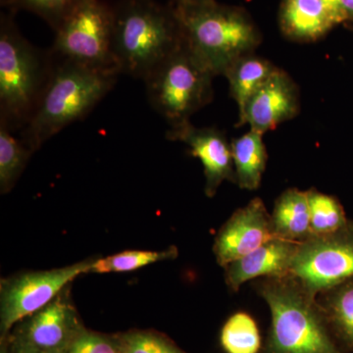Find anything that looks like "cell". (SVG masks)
<instances>
[{
  "mask_svg": "<svg viewBox=\"0 0 353 353\" xmlns=\"http://www.w3.org/2000/svg\"><path fill=\"white\" fill-rule=\"evenodd\" d=\"M171 4L183 44L215 77L224 76L239 58L255 52L261 43L259 26L243 7L216 0Z\"/></svg>",
  "mask_w": 353,
  "mask_h": 353,
  "instance_id": "obj_1",
  "label": "cell"
},
{
  "mask_svg": "<svg viewBox=\"0 0 353 353\" xmlns=\"http://www.w3.org/2000/svg\"><path fill=\"white\" fill-rule=\"evenodd\" d=\"M57 58L38 108L21 131V139L34 152L65 128L83 120L112 90L120 75L117 69Z\"/></svg>",
  "mask_w": 353,
  "mask_h": 353,
  "instance_id": "obj_2",
  "label": "cell"
},
{
  "mask_svg": "<svg viewBox=\"0 0 353 353\" xmlns=\"http://www.w3.org/2000/svg\"><path fill=\"white\" fill-rule=\"evenodd\" d=\"M113 14L112 52L120 74L143 81L183 43L171 3L120 0Z\"/></svg>",
  "mask_w": 353,
  "mask_h": 353,
  "instance_id": "obj_3",
  "label": "cell"
},
{
  "mask_svg": "<svg viewBox=\"0 0 353 353\" xmlns=\"http://www.w3.org/2000/svg\"><path fill=\"white\" fill-rule=\"evenodd\" d=\"M13 15H0V124L15 132L36 112L57 60L23 36Z\"/></svg>",
  "mask_w": 353,
  "mask_h": 353,
  "instance_id": "obj_4",
  "label": "cell"
},
{
  "mask_svg": "<svg viewBox=\"0 0 353 353\" xmlns=\"http://www.w3.org/2000/svg\"><path fill=\"white\" fill-rule=\"evenodd\" d=\"M260 292L271 310V353H340L313 303L314 297L294 278H272Z\"/></svg>",
  "mask_w": 353,
  "mask_h": 353,
  "instance_id": "obj_5",
  "label": "cell"
},
{
  "mask_svg": "<svg viewBox=\"0 0 353 353\" xmlns=\"http://www.w3.org/2000/svg\"><path fill=\"white\" fill-rule=\"evenodd\" d=\"M214 77L182 43L143 82L150 105L175 127L210 103Z\"/></svg>",
  "mask_w": 353,
  "mask_h": 353,
  "instance_id": "obj_6",
  "label": "cell"
},
{
  "mask_svg": "<svg viewBox=\"0 0 353 353\" xmlns=\"http://www.w3.org/2000/svg\"><path fill=\"white\" fill-rule=\"evenodd\" d=\"M113 15V6L102 0H78L54 31L50 50L61 59L118 70L112 52Z\"/></svg>",
  "mask_w": 353,
  "mask_h": 353,
  "instance_id": "obj_7",
  "label": "cell"
},
{
  "mask_svg": "<svg viewBox=\"0 0 353 353\" xmlns=\"http://www.w3.org/2000/svg\"><path fill=\"white\" fill-rule=\"evenodd\" d=\"M290 276L313 297L352 279V221L334 233L299 243Z\"/></svg>",
  "mask_w": 353,
  "mask_h": 353,
  "instance_id": "obj_8",
  "label": "cell"
},
{
  "mask_svg": "<svg viewBox=\"0 0 353 353\" xmlns=\"http://www.w3.org/2000/svg\"><path fill=\"white\" fill-rule=\"evenodd\" d=\"M95 259L63 268L26 272L3 279L0 285V331L2 340L14 326L48 305L70 283L90 273Z\"/></svg>",
  "mask_w": 353,
  "mask_h": 353,
  "instance_id": "obj_9",
  "label": "cell"
},
{
  "mask_svg": "<svg viewBox=\"0 0 353 353\" xmlns=\"http://www.w3.org/2000/svg\"><path fill=\"white\" fill-rule=\"evenodd\" d=\"M69 296V288L48 305L18 323L11 345L46 353H66L85 330Z\"/></svg>",
  "mask_w": 353,
  "mask_h": 353,
  "instance_id": "obj_10",
  "label": "cell"
},
{
  "mask_svg": "<svg viewBox=\"0 0 353 353\" xmlns=\"http://www.w3.org/2000/svg\"><path fill=\"white\" fill-rule=\"evenodd\" d=\"M299 111V87L287 72L278 68L248 101L236 127L248 124L252 131L264 134L294 119Z\"/></svg>",
  "mask_w": 353,
  "mask_h": 353,
  "instance_id": "obj_11",
  "label": "cell"
},
{
  "mask_svg": "<svg viewBox=\"0 0 353 353\" xmlns=\"http://www.w3.org/2000/svg\"><path fill=\"white\" fill-rule=\"evenodd\" d=\"M172 141H182L190 148L192 157L201 160L205 175V194L215 196L224 181L236 183L231 143L217 128H196L185 122L170 127L166 132Z\"/></svg>",
  "mask_w": 353,
  "mask_h": 353,
  "instance_id": "obj_12",
  "label": "cell"
},
{
  "mask_svg": "<svg viewBox=\"0 0 353 353\" xmlns=\"http://www.w3.org/2000/svg\"><path fill=\"white\" fill-rule=\"evenodd\" d=\"M274 238L277 236L263 201L253 199L245 208L236 210L220 230L214 245L216 259L220 266L226 268Z\"/></svg>",
  "mask_w": 353,
  "mask_h": 353,
  "instance_id": "obj_13",
  "label": "cell"
},
{
  "mask_svg": "<svg viewBox=\"0 0 353 353\" xmlns=\"http://www.w3.org/2000/svg\"><path fill=\"white\" fill-rule=\"evenodd\" d=\"M299 245L280 238L266 241L257 250L228 265L227 284L232 290H238L246 281L254 278L288 277Z\"/></svg>",
  "mask_w": 353,
  "mask_h": 353,
  "instance_id": "obj_14",
  "label": "cell"
},
{
  "mask_svg": "<svg viewBox=\"0 0 353 353\" xmlns=\"http://www.w3.org/2000/svg\"><path fill=\"white\" fill-rule=\"evenodd\" d=\"M279 24L285 38L311 43L326 36L339 21L328 0H282Z\"/></svg>",
  "mask_w": 353,
  "mask_h": 353,
  "instance_id": "obj_15",
  "label": "cell"
},
{
  "mask_svg": "<svg viewBox=\"0 0 353 353\" xmlns=\"http://www.w3.org/2000/svg\"><path fill=\"white\" fill-rule=\"evenodd\" d=\"M277 238L301 243L311 236L308 192L290 189L283 192L271 216Z\"/></svg>",
  "mask_w": 353,
  "mask_h": 353,
  "instance_id": "obj_16",
  "label": "cell"
},
{
  "mask_svg": "<svg viewBox=\"0 0 353 353\" xmlns=\"http://www.w3.org/2000/svg\"><path fill=\"white\" fill-rule=\"evenodd\" d=\"M278 69L269 60L255 54V52L239 58L226 72L229 81L230 94L236 101L239 116L245 110L246 104L253 94Z\"/></svg>",
  "mask_w": 353,
  "mask_h": 353,
  "instance_id": "obj_17",
  "label": "cell"
},
{
  "mask_svg": "<svg viewBox=\"0 0 353 353\" xmlns=\"http://www.w3.org/2000/svg\"><path fill=\"white\" fill-rule=\"evenodd\" d=\"M263 136L250 130L231 141L236 183L241 189L254 190L259 188L268 158Z\"/></svg>",
  "mask_w": 353,
  "mask_h": 353,
  "instance_id": "obj_18",
  "label": "cell"
},
{
  "mask_svg": "<svg viewBox=\"0 0 353 353\" xmlns=\"http://www.w3.org/2000/svg\"><path fill=\"white\" fill-rule=\"evenodd\" d=\"M6 125L0 124V192L2 194L13 190L34 153Z\"/></svg>",
  "mask_w": 353,
  "mask_h": 353,
  "instance_id": "obj_19",
  "label": "cell"
},
{
  "mask_svg": "<svg viewBox=\"0 0 353 353\" xmlns=\"http://www.w3.org/2000/svg\"><path fill=\"white\" fill-rule=\"evenodd\" d=\"M310 208L311 236L334 233L347 224L345 210L336 197L314 189L307 190Z\"/></svg>",
  "mask_w": 353,
  "mask_h": 353,
  "instance_id": "obj_20",
  "label": "cell"
},
{
  "mask_svg": "<svg viewBox=\"0 0 353 353\" xmlns=\"http://www.w3.org/2000/svg\"><path fill=\"white\" fill-rule=\"evenodd\" d=\"M221 343L227 353L259 352L261 339L256 323L246 313H236L223 327Z\"/></svg>",
  "mask_w": 353,
  "mask_h": 353,
  "instance_id": "obj_21",
  "label": "cell"
},
{
  "mask_svg": "<svg viewBox=\"0 0 353 353\" xmlns=\"http://www.w3.org/2000/svg\"><path fill=\"white\" fill-rule=\"evenodd\" d=\"M178 256V250L174 246L163 252L152 250H126L111 255L105 259H95L90 273H119L143 268L148 265L175 259Z\"/></svg>",
  "mask_w": 353,
  "mask_h": 353,
  "instance_id": "obj_22",
  "label": "cell"
},
{
  "mask_svg": "<svg viewBox=\"0 0 353 353\" xmlns=\"http://www.w3.org/2000/svg\"><path fill=\"white\" fill-rule=\"evenodd\" d=\"M78 0H0L2 7L10 12L29 11L38 15L50 26L53 31L61 25Z\"/></svg>",
  "mask_w": 353,
  "mask_h": 353,
  "instance_id": "obj_23",
  "label": "cell"
},
{
  "mask_svg": "<svg viewBox=\"0 0 353 353\" xmlns=\"http://www.w3.org/2000/svg\"><path fill=\"white\" fill-rule=\"evenodd\" d=\"M328 305L339 328L353 341V278L330 290Z\"/></svg>",
  "mask_w": 353,
  "mask_h": 353,
  "instance_id": "obj_24",
  "label": "cell"
},
{
  "mask_svg": "<svg viewBox=\"0 0 353 353\" xmlns=\"http://www.w3.org/2000/svg\"><path fill=\"white\" fill-rule=\"evenodd\" d=\"M118 339L121 353H185L168 339L153 332H129Z\"/></svg>",
  "mask_w": 353,
  "mask_h": 353,
  "instance_id": "obj_25",
  "label": "cell"
},
{
  "mask_svg": "<svg viewBox=\"0 0 353 353\" xmlns=\"http://www.w3.org/2000/svg\"><path fill=\"white\" fill-rule=\"evenodd\" d=\"M66 353H121L118 336H106L85 329Z\"/></svg>",
  "mask_w": 353,
  "mask_h": 353,
  "instance_id": "obj_26",
  "label": "cell"
},
{
  "mask_svg": "<svg viewBox=\"0 0 353 353\" xmlns=\"http://www.w3.org/2000/svg\"><path fill=\"white\" fill-rule=\"evenodd\" d=\"M339 24L353 22V0H328Z\"/></svg>",
  "mask_w": 353,
  "mask_h": 353,
  "instance_id": "obj_27",
  "label": "cell"
},
{
  "mask_svg": "<svg viewBox=\"0 0 353 353\" xmlns=\"http://www.w3.org/2000/svg\"><path fill=\"white\" fill-rule=\"evenodd\" d=\"M11 345V350H9V353H46L36 352V350H28V348L17 347V345Z\"/></svg>",
  "mask_w": 353,
  "mask_h": 353,
  "instance_id": "obj_28",
  "label": "cell"
},
{
  "mask_svg": "<svg viewBox=\"0 0 353 353\" xmlns=\"http://www.w3.org/2000/svg\"><path fill=\"white\" fill-rule=\"evenodd\" d=\"M1 353H9L8 347H7L6 343H4V345H2Z\"/></svg>",
  "mask_w": 353,
  "mask_h": 353,
  "instance_id": "obj_29",
  "label": "cell"
},
{
  "mask_svg": "<svg viewBox=\"0 0 353 353\" xmlns=\"http://www.w3.org/2000/svg\"><path fill=\"white\" fill-rule=\"evenodd\" d=\"M172 1H183V0H172Z\"/></svg>",
  "mask_w": 353,
  "mask_h": 353,
  "instance_id": "obj_30",
  "label": "cell"
}]
</instances>
